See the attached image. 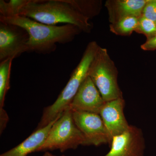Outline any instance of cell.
<instances>
[{
	"label": "cell",
	"mask_w": 156,
	"mask_h": 156,
	"mask_svg": "<svg viewBox=\"0 0 156 156\" xmlns=\"http://www.w3.org/2000/svg\"><path fill=\"white\" fill-rule=\"evenodd\" d=\"M0 21L25 30L29 35L28 52L40 54L54 52L57 48L56 44L72 41L76 36L83 32L77 27L71 24L48 25L21 15L10 18L0 17Z\"/></svg>",
	"instance_id": "1"
},
{
	"label": "cell",
	"mask_w": 156,
	"mask_h": 156,
	"mask_svg": "<svg viewBox=\"0 0 156 156\" xmlns=\"http://www.w3.org/2000/svg\"><path fill=\"white\" fill-rule=\"evenodd\" d=\"M20 15L48 25L71 24L87 33L93 27L90 19L78 8L76 0H29Z\"/></svg>",
	"instance_id": "2"
},
{
	"label": "cell",
	"mask_w": 156,
	"mask_h": 156,
	"mask_svg": "<svg viewBox=\"0 0 156 156\" xmlns=\"http://www.w3.org/2000/svg\"><path fill=\"white\" fill-rule=\"evenodd\" d=\"M99 47L95 41L89 43L80 61L56 101L44 109L37 129L47 126L69 107L81 84L88 76L89 68Z\"/></svg>",
	"instance_id": "3"
},
{
	"label": "cell",
	"mask_w": 156,
	"mask_h": 156,
	"mask_svg": "<svg viewBox=\"0 0 156 156\" xmlns=\"http://www.w3.org/2000/svg\"><path fill=\"white\" fill-rule=\"evenodd\" d=\"M88 76L105 102L123 98L118 83V69L105 48L99 46L89 68Z\"/></svg>",
	"instance_id": "4"
},
{
	"label": "cell",
	"mask_w": 156,
	"mask_h": 156,
	"mask_svg": "<svg viewBox=\"0 0 156 156\" xmlns=\"http://www.w3.org/2000/svg\"><path fill=\"white\" fill-rule=\"evenodd\" d=\"M86 146L84 135L76 125L70 106L56 120L44 144L38 151L58 149L61 152Z\"/></svg>",
	"instance_id": "5"
},
{
	"label": "cell",
	"mask_w": 156,
	"mask_h": 156,
	"mask_svg": "<svg viewBox=\"0 0 156 156\" xmlns=\"http://www.w3.org/2000/svg\"><path fill=\"white\" fill-rule=\"evenodd\" d=\"M29 35L24 29L0 22V61L17 58L28 52Z\"/></svg>",
	"instance_id": "6"
},
{
	"label": "cell",
	"mask_w": 156,
	"mask_h": 156,
	"mask_svg": "<svg viewBox=\"0 0 156 156\" xmlns=\"http://www.w3.org/2000/svg\"><path fill=\"white\" fill-rule=\"evenodd\" d=\"M73 114L76 125L85 137L86 145L111 144L112 138L100 115L73 111Z\"/></svg>",
	"instance_id": "7"
},
{
	"label": "cell",
	"mask_w": 156,
	"mask_h": 156,
	"mask_svg": "<svg viewBox=\"0 0 156 156\" xmlns=\"http://www.w3.org/2000/svg\"><path fill=\"white\" fill-rule=\"evenodd\" d=\"M111 149L104 156H144L145 141L142 130L131 126L122 134L113 136Z\"/></svg>",
	"instance_id": "8"
},
{
	"label": "cell",
	"mask_w": 156,
	"mask_h": 156,
	"mask_svg": "<svg viewBox=\"0 0 156 156\" xmlns=\"http://www.w3.org/2000/svg\"><path fill=\"white\" fill-rule=\"evenodd\" d=\"M105 102L98 89L88 76L81 84L70 107L73 111L99 115Z\"/></svg>",
	"instance_id": "9"
},
{
	"label": "cell",
	"mask_w": 156,
	"mask_h": 156,
	"mask_svg": "<svg viewBox=\"0 0 156 156\" xmlns=\"http://www.w3.org/2000/svg\"><path fill=\"white\" fill-rule=\"evenodd\" d=\"M125 106L122 98L105 102L101 110L99 115L112 139L125 132L130 126L124 114Z\"/></svg>",
	"instance_id": "10"
},
{
	"label": "cell",
	"mask_w": 156,
	"mask_h": 156,
	"mask_svg": "<svg viewBox=\"0 0 156 156\" xmlns=\"http://www.w3.org/2000/svg\"><path fill=\"white\" fill-rule=\"evenodd\" d=\"M147 0H108L105 3L109 21L114 23L123 18L131 16L141 17Z\"/></svg>",
	"instance_id": "11"
},
{
	"label": "cell",
	"mask_w": 156,
	"mask_h": 156,
	"mask_svg": "<svg viewBox=\"0 0 156 156\" xmlns=\"http://www.w3.org/2000/svg\"><path fill=\"white\" fill-rule=\"evenodd\" d=\"M61 115L47 126L37 129L19 145L2 154L1 156H27L31 153L38 151L44 144L51 128Z\"/></svg>",
	"instance_id": "12"
},
{
	"label": "cell",
	"mask_w": 156,
	"mask_h": 156,
	"mask_svg": "<svg viewBox=\"0 0 156 156\" xmlns=\"http://www.w3.org/2000/svg\"><path fill=\"white\" fill-rule=\"evenodd\" d=\"M139 18L134 16L126 17L114 23H110V31L117 35H131L136 30Z\"/></svg>",
	"instance_id": "13"
},
{
	"label": "cell",
	"mask_w": 156,
	"mask_h": 156,
	"mask_svg": "<svg viewBox=\"0 0 156 156\" xmlns=\"http://www.w3.org/2000/svg\"><path fill=\"white\" fill-rule=\"evenodd\" d=\"M12 58H8L0 63V107L3 108L6 93L10 89Z\"/></svg>",
	"instance_id": "14"
},
{
	"label": "cell",
	"mask_w": 156,
	"mask_h": 156,
	"mask_svg": "<svg viewBox=\"0 0 156 156\" xmlns=\"http://www.w3.org/2000/svg\"><path fill=\"white\" fill-rule=\"evenodd\" d=\"M29 0H11L9 2L0 1V17L10 18L19 16Z\"/></svg>",
	"instance_id": "15"
},
{
	"label": "cell",
	"mask_w": 156,
	"mask_h": 156,
	"mask_svg": "<svg viewBox=\"0 0 156 156\" xmlns=\"http://www.w3.org/2000/svg\"><path fill=\"white\" fill-rule=\"evenodd\" d=\"M135 32L143 34L149 39L156 34V23L145 17H140L138 24Z\"/></svg>",
	"instance_id": "16"
},
{
	"label": "cell",
	"mask_w": 156,
	"mask_h": 156,
	"mask_svg": "<svg viewBox=\"0 0 156 156\" xmlns=\"http://www.w3.org/2000/svg\"><path fill=\"white\" fill-rule=\"evenodd\" d=\"M141 16L156 23V0H147L143 10Z\"/></svg>",
	"instance_id": "17"
},
{
	"label": "cell",
	"mask_w": 156,
	"mask_h": 156,
	"mask_svg": "<svg viewBox=\"0 0 156 156\" xmlns=\"http://www.w3.org/2000/svg\"><path fill=\"white\" fill-rule=\"evenodd\" d=\"M140 48L145 51L156 50V34L151 38L147 40L146 41L141 45Z\"/></svg>",
	"instance_id": "18"
},
{
	"label": "cell",
	"mask_w": 156,
	"mask_h": 156,
	"mask_svg": "<svg viewBox=\"0 0 156 156\" xmlns=\"http://www.w3.org/2000/svg\"><path fill=\"white\" fill-rule=\"evenodd\" d=\"M43 156H56L55 155H54L50 153L49 152H45L44 154L43 155ZM60 156H65V155H62Z\"/></svg>",
	"instance_id": "19"
}]
</instances>
